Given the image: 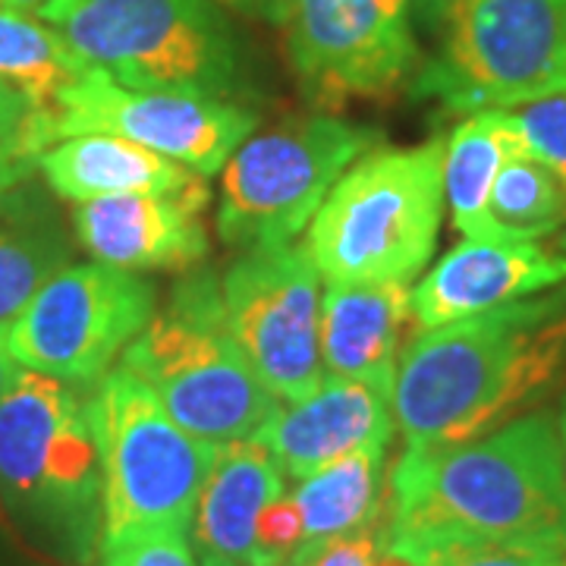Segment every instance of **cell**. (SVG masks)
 <instances>
[{
    "label": "cell",
    "instance_id": "cell-1",
    "mask_svg": "<svg viewBox=\"0 0 566 566\" xmlns=\"http://www.w3.org/2000/svg\"><path fill=\"white\" fill-rule=\"evenodd\" d=\"M566 365V281L412 337L390 390L406 447L475 441L535 406Z\"/></svg>",
    "mask_w": 566,
    "mask_h": 566
},
{
    "label": "cell",
    "instance_id": "cell-2",
    "mask_svg": "<svg viewBox=\"0 0 566 566\" xmlns=\"http://www.w3.org/2000/svg\"><path fill=\"white\" fill-rule=\"evenodd\" d=\"M390 547L523 542L566 551L557 412H528L475 441L406 447L385 497Z\"/></svg>",
    "mask_w": 566,
    "mask_h": 566
},
{
    "label": "cell",
    "instance_id": "cell-3",
    "mask_svg": "<svg viewBox=\"0 0 566 566\" xmlns=\"http://www.w3.org/2000/svg\"><path fill=\"white\" fill-rule=\"evenodd\" d=\"M0 501L48 554L88 566L102 547V465L80 387L20 368L0 397Z\"/></svg>",
    "mask_w": 566,
    "mask_h": 566
},
{
    "label": "cell",
    "instance_id": "cell-4",
    "mask_svg": "<svg viewBox=\"0 0 566 566\" xmlns=\"http://www.w3.org/2000/svg\"><path fill=\"white\" fill-rule=\"evenodd\" d=\"M444 205V142L381 148L334 182L305 245L327 283H412L434 255Z\"/></svg>",
    "mask_w": 566,
    "mask_h": 566
},
{
    "label": "cell",
    "instance_id": "cell-5",
    "mask_svg": "<svg viewBox=\"0 0 566 566\" xmlns=\"http://www.w3.org/2000/svg\"><path fill=\"white\" fill-rule=\"evenodd\" d=\"M120 365L205 444L252 441L281 409L230 337L221 283L208 271L177 283L167 308L123 349Z\"/></svg>",
    "mask_w": 566,
    "mask_h": 566
},
{
    "label": "cell",
    "instance_id": "cell-6",
    "mask_svg": "<svg viewBox=\"0 0 566 566\" xmlns=\"http://www.w3.org/2000/svg\"><path fill=\"white\" fill-rule=\"evenodd\" d=\"M102 465V551L151 532H186L221 447L170 419L161 400L123 365L85 397Z\"/></svg>",
    "mask_w": 566,
    "mask_h": 566
},
{
    "label": "cell",
    "instance_id": "cell-7",
    "mask_svg": "<svg viewBox=\"0 0 566 566\" xmlns=\"http://www.w3.org/2000/svg\"><path fill=\"white\" fill-rule=\"evenodd\" d=\"M35 17L129 88L223 102L240 92V51L218 0H51Z\"/></svg>",
    "mask_w": 566,
    "mask_h": 566
},
{
    "label": "cell",
    "instance_id": "cell-8",
    "mask_svg": "<svg viewBox=\"0 0 566 566\" xmlns=\"http://www.w3.org/2000/svg\"><path fill=\"white\" fill-rule=\"evenodd\" d=\"M419 98L479 114L566 92V0H453Z\"/></svg>",
    "mask_w": 566,
    "mask_h": 566
},
{
    "label": "cell",
    "instance_id": "cell-9",
    "mask_svg": "<svg viewBox=\"0 0 566 566\" xmlns=\"http://www.w3.org/2000/svg\"><path fill=\"white\" fill-rule=\"evenodd\" d=\"M378 139V129L324 114L249 136L221 167L218 237L245 252L290 245Z\"/></svg>",
    "mask_w": 566,
    "mask_h": 566
},
{
    "label": "cell",
    "instance_id": "cell-10",
    "mask_svg": "<svg viewBox=\"0 0 566 566\" xmlns=\"http://www.w3.org/2000/svg\"><path fill=\"white\" fill-rule=\"evenodd\" d=\"M155 286L111 264L57 268L7 324V349L20 368L88 387L155 318Z\"/></svg>",
    "mask_w": 566,
    "mask_h": 566
},
{
    "label": "cell",
    "instance_id": "cell-11",
    "mask_svg": "<svg viewBox=\"0 0 566 566\" xmlns=\"http://www.w3.org/2000/svg\"><path fill=\"white\" fill-rule=\"evenodd\" d=\"M221 303L230 337L281 403L322 385V274L308 245L245 252L223 274Z\"/></svg>",
    "mask_w": 566,
    "mask_h": 566
},
{
    "label": "cell",
    "instance_id": "cell-12",
    "mask_svg": "<svg viewBox=\"0 0 566 566\" xmlns=\"http://www.w3.org/2000/svg\"><path fill=\"white\" fill-rule=\"evenodd\" d=\"M255 123L259 117L240 104L182 92L129 88L98 66H88L85 76L61 95L51 133L54 142L107 133L211 177L252 136Z\"/></svg>",
    "mask_w": 566,
    "mask_h": 566
},
{
    "label": "cell",
    "instance_id": "cell-13",
    "mask_svg": "<svg viewBox=\"0 0 566 566\" xmlns=\"http://www.w3.org/2000/svg\"><path fill=\"white\" fill-rule=\"evenodd\" d=\"M286 29L296 80L322 111L390 98L419 61L406 0H296Z\"/></svg>",
    "mask_w": 566,
    "mask_h": 566
},
{
    "label": "cell",
    "instance_id": "cell-14",
    "mask_svg": "<svg viewBox=\"0 0 566 566\" xmlns=\"http://www.w3.org/2000/svg\"><path fill=\"white\" fill-rule=\"evenodd\" d=\"M208 186L133 192L76 205L73 227L95 262L120 271H180L208 255Z\"/></svg>",
    "mask_w": 566,
    "mask_h": 566
},
{
    "label": "cell",
    "instance_id": "cell-15",
    "mask_svg": "<svg viewBox=\"0 0 566 566\" xmlns=\"http://www.w3.org/2000/svg\"><path fill=\"white\" fill-rule=\"evenodd\" d=\"M566 281V255L538 240H465L412 290L422 331L472 318Z\"/></svg>",
    "mask_w": 566,
    "mask_h": 566
},
{
    "label": "cell",
    "instance_id": "cell-16",
    "mask_svg": "<svg viewBox=\"0 0 566 566\" xmlns=\"http://www.w3.org/2000/svg\"><path fill=\"white\" fill-rule=\"evenodd\" d=\"M394 431L390 397L353 378L324 375L322 385L296 403H281L259 431V444L277 460L283 475L303 482L322 465L368 444H387Z\"/></svg>",
    "mask_w": 566,
    "mask_h": 566
},
{
    "label": "cell",
    "instance_id": "cell-17",
    "mask_svg": "<svg viewBox=\"0 0 566 566\" xmlns=\"http://www.w3.org/2000/svg\"><path fill=\"white\" fill-rule=\"evenodd\" d=\"M416 327L409 283H327L322 300L324 375L365 381L390 397Z\"/></svg>",
    "mask_w": 566,
    "mask_h": 566
},
{
    "label": "cell",
    "instance_id": "cell-18",
    "mask_svg": "<svg viewBox=\"0 0 566 566\" xmlns=\"http://www.w3.org/2000/svg\"><path fill=\"white\" fill-rule=\"evenodd\" d=\"M281 494V465L259 441L221 447L208 469L189 526L196 564L264 566L259 554V520L264 506Z\"/></svg>",
    "mask_w": 566,
    "mask_h": 566
},
{
    "label": "cell",
    "instance_id": "cell-19",
    "mask_svg": "<svg viewBox=\"0 0 566 566\" xmlns=\"http://www.w3.org/2000/svg\"><path fill=\"white\" fill-rule=\"evenodd\" d=\"M39 170L61 199L76 205L133 192H180L205 180L182 164L107 133L54 142L41 151Z\"/></svg>",
    "mask_w": 566,
    "mask_h": 566
},
{
    "label": "cell",
    "instance_id": "cell-20",
    "mask_svg": "<svg viewBox=\"0 0 566 566\" xmlns=\"http://www.w3.org/2000/svg\"><path fill=\"white\" fill-rule=\"evenodd\" d=\"M516 155H528L510 111H479L444 142V202L465 240H491L488 199L497 174Z\"/></svg>",
    "mask_w": 566,
    "mask_h": 566
},
{
    "label": "cell",
    "instance_id": "cell-21",
    "mask_svg": "<svg viewBox=\"0 0 566 566\" xmlns=\"http://www.w3.org/2000/svg\"><path fill=\"white\" fill-rule=\"evenodd\" d=\"M385 450L368 444L305 475L293 501L303 516V545L359 532L385 510Z\"/></svg>",
    "mask_w": 566,
    "mask_h": 566
},
{
    "label": "cell",
    "instance_id": "cell-22",
    "mask_svg": "<svg viewBox=\"0 0 566 566\" xmlns=\"http://www.w3.org/2000/svg\"><path fill=\"white\" fill-rule=\"evenodd\" d=\"M88 63L63 41V35L32 13L0 7V80L20 88L35 104L54 145L51 123L61 95L85 76Z\"/></svg>",
    "mask_w": 566,
    "mask_h": 566
},
{
    "label": "cell",
    "instance_id": "cell-23",
    "mask_svg": "<svg viewBox=\"0 0 566 566\" xmlns=\"http://www.w3.org/2000/svg\"><path fill=\"white\" fill-rule=\"evenodd\" d=\"M491 240H545L566 223L564 180L532 155H516L497 174L488 199Z\"/></svg>",
    "mask_w": 566,
    "mask_h": 566
},
{
    "label": "cell",
    "instance_id": "cell-24",
    "mask_svg": "<svg viewBox=\"0 0 566 566\" xmlns=\"http://www.w3.org/2000/svg\"><path fill=\"white\" fill-rule=\"evenodd\" d=\"M61 259L57 243L0 223V331H7L41 283L61 268Z\"/></svg>",
    "mask_w": 566,
    "mask_h": 566
},
{
    "label": "cell",
    "instance_id": "cell-25",
    "mask_svg": "<svg viewBox=\"0 0 566 566\" xmlns=\"http://www.w3.org/2000/svg\"><path fill=\"white\" fill-rule=\"evenodd\" d=\"M419 566H566V551L523 542H428L394 547Z\"/></svg>",
    "mask_w": 566,
    "mask_h": 566
},
{
    "label": "cell",
    "instance_id": "cell-26",
    "mask_svg": "<svg viewBox=\"0 0 566 566\" xmlns=\"http://www.w3.org/2000/svg\"><path fill=\"white\" fill-rule=\"evenodd\" d=\"M510 117L528 155L551 167L566 186V92L510 107Z\"/></svg>",
    "mask_w": 566,
    "mask_h": 566
},
{
    "label": "cell",
    "instance_id": "cell-27",
    "mask_svg": "<svg viewBox=\"0 0 566 566\" xmlns=\"http://www.w3.org/2000/svg\"><path fill=\"white\" fill-rule=\"evenodd\" d=\"M98 566H199L186 532H151L102 551Z\"/></svg>",
    "mask_w": 566,
    "mask_h": 566
},
{
    "label": "cell",
    "instance_id": "cell-28",
    "mask_svg": "<svg viewBox=\"0 0 566 566\" xmlns=\"http://www.w3.org/2000/svg\"><path fill=\"white\" fill-rule=\"evenodd\" d=\"M303 545V516L293 494L283 491L264 506L259 520V554L264 566H281L296 547Z\"/></svg>",
    "mask_w": 566,
    "mask_h": 566
},
{
    "label": "cell",
    "instance_id": "cell-29",
    "mask_svg": "<svg viewBox=\"0 0 566 566\" xmlns=\"http://www.w3.org/2000/svg\"><path fill=\"white\" fill-rule=\"evenodd\" d=\"M44 145L35 133L0 123V199L17 192L39 167Z\"/></svg>",
    "mask_w": 566,
    "mask_h": 566
},
{
    "label": "cell",
    "instance_id": "cell-30",
    "mask_svg": "<svg viewBox=\"0 0 566 566\" xmlns=\"http://www.w3.org/2000/svg\"><path fill=\"white\" fill-rule=\"evenodd\" d=\"M0 123L3 126H17V129H29L35 133L44 148H51V136L48 126L41 120V114L35 111V104L22 95L20 88H13L10 82L0 80Z\"/></svg>",
    "mask_w": 566,
    "mask_h": 566
},
{
    "label": "cell",
    "instance_id": "cell-31",
    "mask_svg": "<svg viewBox=\"0 0 566 566\" xmlns=\"http://www.w3.org/2000/svg\"><path fill=\"white\" fill-rule=\"evenodd\" d=\"M223 7L243 13L249 20L268 22V25H286L293 17L296 0H218Z\"/></svg>",
    "mask_w": 566,
    "mask_h": 566
},
{
    "label": "cell",
    "instance_id": "cell-32",
    "mask_svg": "<svg viewBox=\"0 0 566 566\" xmlns=\"http://www.w3.org/2000/svg\"><path fill=\"white\" fill-rule=\"evenodd\" d=\"M406 7H409V17L424 29H444L453 0H406Z\"/></svg>",
    "mask_w": 566,
    "mask_h": 566
},
{
    "label": "cell",
    "instance_id": "cell-33",
    "mask_svg": "<svg viewBox=\"0 0 566 566\" xmlns=\"http://www.w3.org/2000/svg\"><path fill=\"white\" fill-rule=\"evenodd\" d=\"M17 375H20V365H17V359L10 356V349H7V337H3V331H0V397L7 394V387L17 381Z\"/></svg>",
    "mask_w": 566,
    "mask_h": 566
},
{
    "label": "cell",
    "instance_id": "cell-34",
    "mask_svg": "<svg viewBox=\"0 0 566 566\" xmlns=\"http://www.w3.org/2000/svg\"><path fill=\"white\" fill-rule=\"evenodd\" d=\"M368 566H419V564H416V560H409L406 554H400V551H394V547L387 545V532H385V542H381L378 554L371 557V564Z\"/></svg>",
    "mask_w": 566,
    "mask_h": 566
},
{
    "label": "cell",
    "instance_id": "cell-35",
    "mask_svg": "<svg viewBox=\"0 0 566 566\" xmlns=\"http://www.w3.org/2000/svg\"><path fill=\"white\" fill-rule=\"evenodd\" d=\"M44 3H51V0H0V7H7V10H20V13H39Z\"/></svg>",
    "mask_w": 566,
    "mask_h": 566
},
{
    "label": "cell",
    "instance_id": "cell-36",
    "mask_svg": "<svg viewBox=\"0 0 566 566\" xmlns=\"http://www.w3.org/2000/svg\"><path fill=\"white\" fill-rule=\"evenodd\" d=\"M557 434H560V460H564V485H566V397L557 412Z\"/></svg>",
    "mask_w": 566,
    "mask_h": 566
},
{
    "label": "cell",
    "instance_id": "cell-37",
    "mask_svg": "<svg viewBox=\"0 0 566 566\" xmlns=\"http://www.w3.org/2000/svg\"><path fill=\"white\" fill-rule=\"evenodd\" d=\"M281 566H303V557H300V554L293 551V554H290V557H286Z\"/></svg>",
    "mask_w": 566,
    "mask_h": 566
}]
</instances>
